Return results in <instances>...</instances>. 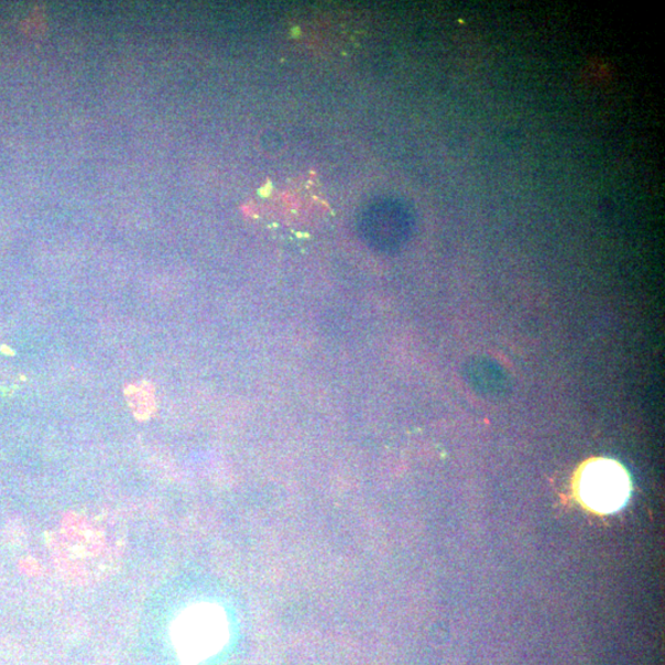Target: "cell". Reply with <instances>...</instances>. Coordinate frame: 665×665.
Returning <instances> with one entry per match:
<instances>
[{"label": "cell", "instance_id": "6da1fadb", "mask_svg": "<svg viewBox=\"0 0 665 665\" xmlns=\"http://www.w3.org/2000/svg\"><path fill=\"white\" fill-rule=\"evenodd\" d=\"M228 639V621L221 607L211 602L186 608L175 619L172 640L179 658L188 665L200 663L220 651Z\"/></svg>", "mask_w": 665, "mask_h": 665}, {"label": "cell", "instance_id": "7a4b0ae2", "mask_svg": "<svg viewBox=\"0 0 665 665\" xmlns=\"http://www.w3.org/2000/svg\"><path fill=\"white\" fill-rule=\"evenodd\" d=\"M578 492L580 501L591 511L601 514L615 513L629 501L630 477L617 461L595 460L581 471Z\"/></svg>", "mask_w": 665, "mask_h": 665}, {"label": "cell", "instance_id": "3957f363", "mask_svg": "<svg viewBox=\"0 0 665 665\" xmlns=\"http://www.w3.org/2000/svg\"><path fill=\"white\" fill-rule=\"evenodd\" d=\"M127 397L138 418H149L154 411V392L149 383L127 389Z\"/></svg>", "mask_w": 665, "mask_h": 665}]
</instances>
